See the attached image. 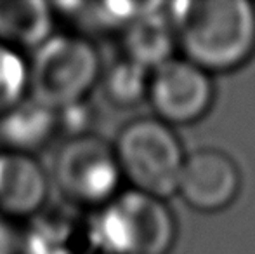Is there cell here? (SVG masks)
I'll list each match as a JSON object with an SVG mask.
<instances>
[{
  "label": "cell",
  "mask_w": 255,
  "mask_h": 254,
  "mask_svg": "<svg viewBox=\"0 0 255 254\" xmlns=\"http://www.w3.org/2000/svg\"><path fill=\"white\" fill-rule=\"evenodd\" d=\"M182 58L207 73L243 66L255 54V3L186 0L167 5Z\"/></svg>",
  "instance_id": "cell-1"
},
{
  "label": "cell",
  "mask_w": 255,
  "mask_h": 254,
  "mask_svg": "<svg viewBox=\"0 0 255 254\" xmlns=\"http://www.w3.org/2000/svg\"><path fill=\"white\" fill-rule=\"evenodd\" d=\"M101 58L89 38L54 33L28 59V98L49 112L80 105L101 78Z\"/></svg>",
  "instance_id": "cell-2"
},
{
  "label": "cell",
  "mask_w": 255,
  "mask_h": 254,
  "mask_svg": "<svg viewBox=\"0 0 255 254\" xmlns=\"http://www.w3.org/2000/svg\"><path fill=\"white\" fill-rule=\"evenodd\" d=\"M113 150L132 190L161 200L177 193L186 152L174 127L156 117H139L118 131Z\"/></svg>",
  "instance_id": "cell-3"
},
{
  "label": "cell",
  "mask_w": 255,
  "mask_h": 254,
  "mask_svg": "<svg viewBox=\"0 0 255 254\" xmlns=\"http://www.w3.org/2000/svg\"><path fill=\"white\" fill-rule=\"evenodd\" d=\"M98 237L111 254H168L177 223L165 200L130 188L99 209Z\"/></svg>",
  "instance_id": "cell-4"
},
{
  "label": "cell",
  "mask_w": 255,
  "mask_h": 254,
  "mask_svg": "<svg viewBox=\"0 0 255 254\" xmlns=\"http://www.w3.org/2000/svg\"><path fill=\"white\" fill-rule=\"evenodd\" d=\"M52 181L70 202L101 209L120 193L124 181L113 143L92 132L73 134L54 155Z\"/></svg>",
  "instance_id": "cell-5"
},
{
  "label": "cell",
  "mask_w": 255,
  "mask_h": 254,
  "mask_svg": "<svg viewBox=\"0 0 255 254\" xmlns=\"http://www.w3.org/2000/svg\"><path fill=\"white\" fill-rule=\"evenodd\" d=\"M214 96L210 73L174 56L151 70L146 99L158 120L175 127L188 126L207 115Z\"/></svg>",
  "instance_id": "cell-6"
},
{
  "label": "cell",
  "mask_w": 255,
  "mask_h": 254,
  "mask_svg": "<svg viewBox=\"0 0 255 254\" xmlns=\"http://www.w3.org/2000/svg\"><path fill=\"white\" fill-rule=\"evenodd\" d=\"M242 173L231 155L217 148H200L186 153L177 193L200 213H219L236 200Z\"/></svg>",
  "instance_id": "cell-7"
},
{
  "label": "cell",
  "mask_w": 255,
  "mask_h": 254,
  "mask_svg": "<svg viewBox=\"0 0 255 254\" xmlns=\"http://www.w3.org/2000/svg\"><path fill=\"white\" fill-rule=\"evenodd\" d=\"M49 176L30 152L0 150V213L26 218L45 204Z\"/></svg>",
  "instance_id": "cell-8"
},
{
  "label": "cell",
  "mask_w": 255,
  "mask_h": 254,
  "mask_svg": "<svg viewBox=\"0 0 255 254\" xmlns=\"http://www.w3.org/2000/svg\"><path fill=\"white\" fill-rule=\"evenodd\" d=\"M54 10L42 0H0V44L33 52L54 35Z\"/></svg>",
  "instance_id": "cell-9"
},
{
  "label": "cell",
  "mask_w": 255,
  "mask_h": 254,
  "mask_svg": "<svg viewBox=\"0 0 255 254\" xmlns=\"http://www.w3.org/2000/svg\"><path fill=\"white\" fill-rule=\"evenodd\" d=\"M146 9L148 5L124 30V47L125 58L151 71L174 58L172 52L177 44L167 10L151 12Z\"/></svg>",
  "instance_id": "cell-10"
},
{
  "label": "cell",
  "mask_w": 255,
  "mask_h": 254,
  "mask_svg": "<svg viewBox=\"0 0 255 254\" xmlns=\"http://www.w3.org/2000/svg\"><path fill=\"white\" fill-rule=\"evenodd\" d=\"M151 71L124 58L115 63L104 75V89L110 101L122 108L135 106L146 99Z\"/></svg>",
  "instance_id": "cell-11"
},
{
  "label": "cell",
  "mask_w": 255,
  "mask_h": 254,
  "mask_svg": "<svg viewBox=\"0 0 255 254\" xmlns=\"http://www.w3.org/2000/svg\"><path fill=\"white\" fill-rule=\"evenodd\" d=\"M28 98V59L23 52L0 44V120Z\"/></svg>",
  "instance_id": "cell-12"
}]
</instances>
